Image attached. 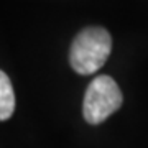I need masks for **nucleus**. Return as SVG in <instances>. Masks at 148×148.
Wrapping results in <instances>:
<instances>
[{"label":"nucleus","mask_w":148,"mask_h":148,"mask_svg":"<svg viewBox=\"0 0 148 148\" xmlns=\"http://www.w3.org/2000/svg\"><path fill=\"white\" fill-rule=\"evenodd\" d=\"M123 102L120 87L109 76H97L92 79L84 95L82 114L87 123H102L109 115L120 109Z\"/></svg>","instance_id":"obj_2"},{"label":"nucleus","mask_w":148,"mask_h":148,"mask_svg":"<svg viewBox=\"0 0 148 148\" xmlns=\"http://www.w3.org/2000/svg\"><path fill=\"white\" fill-rule=\"evenodd\" d=\"M112 49V38L106 28L90 27L86 28L74 38L69 63L77 74L89 76L104 66Z\"/></svg>","instance_id":"obj_1"},{"label":"nucleus","mask_w":148,"mask_h":148,"mask_svg":"<svg viewBox=\"0 0 148 148\" xmlns=\"http://www.w3.org/2000/svg\"><path fill=\"white\" fill-rule=\"evenodd\" d=\"M15 110V94L13 87L3 71H0V120L10 119Z\"/></svg>","instance_id":"obj_3"}]
</instances>
